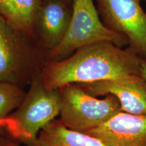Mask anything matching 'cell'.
Listing matches in <instances>:
<instances>
[{
  "mask_svg": "<svg viewBox=\"0 0 146 146\" xmlns=\"http://www.w3.org/2000/svg\"><path fill=\"white\" fill-rule=\"evenodd\" d=\"M61 107L60 89L47 88L40 71L29 85L21 105L6 118L3 127L18 141L37 146L39 133L60 116Z\"/></svg>",
  "mask_w": 146,
  "mask_h": 146,
  "instance_id": "2",
  "label": "cell"
},
{
  "mask_svg": "<svg viewBox=\"0 0 146 146\" xmlns=\"http://www.w3.org/2000/svg\"><path fill=\"white\" fill-rule=\"evenodd\" d=\"M78 85L93 96H115L123 112L146 115V82L141 75L128 74L112 80Z\"/></svg>",
  "mask_w": 146,
  "mask_h": 146,
  "instance_id": "7",
  "label": "cell"
},
{
  "mask_svg": "<svg viewBox=\"0 0 146 146\" xmlns=\"http://www.w3.org/2000/svg\"><path fill=\"white\" fill-rule=\"evenodd\" d=\"M42 4L43 0H13L9 23L21 31L32 36L36 29Z\"/></svg>",
  "mask_w": 146,
  "mask_h": 146,
  "instance_id": "11",
  "label": "cell"
},
{
  "mask_svg": "<svg viewBox=\"0 0 146 146\" xmlns=\"http://www.w3.org/2000/svg\"><path fill=\"white\" fill-rule=\"evenodd\" d=\"M104 23L123 35L130 47L146 59V12L140 0H96Z\"/></svg>",
  "mask_w": 146,
  "mask_h": 146,
  "instance_id": "6",
  "label": "cell"
},
{
  "mask_svg": "<svg viewBox=\"0 0 146 146\" xmlns=\"http://www.w3.org/2000/svg\"><path fill=\"white\" fill-rule=\"evenodd\" d=\"M3 9V16L9 22L12 16L13 0H1Z\"/></svg>",
  "mask_w": 146,
  "mask_h": 146,
  "instance_id": "14",
  "label": "cell"
},
{
  "mask_svg": "<svg viewBox=\"0 0 146 146\" xmlns=\"http://www.w3.org/2000/svg\"><path fill=\"white\" fill-rule=\"evenodd\" d=\"M37 146H108L99 139L71 130L55 119L43 128L37 139Z\"/></svg>",
  "mask_w": 146,
  "mask_h": 146,
  "instance_id": "10",
  "label": "cell"
},
{
  "mask_svg": "<svg viewBox=\"0 0 146 146\" xmlns=\"http://www.w3.org/2000/svg\"><path fill=\"white\" fill-rule=\"evenodd\" d=\"M26 92L23 87L15 84L0 82V127L6 118L19 107Z\"/></svg>",
  "mask_w": 146,
  "mask_h": 146,
  "instance_id": "12",
  "label": "cell"
},
{
  "mask_svg": "<svg viewBox=\"0 0 146 146\" xmlns=\"http://www.w3.org/2000/svg\"><path fill=\"white\" fill-rule=\"evenodd\" d=\"M60 90L62 107L59 120L71 130L85 132L123 112L119 101L112 95L99 99L89 94L78 84L66 85Z\"/></svg>",
  "mask_w": 146,
  "mask_h": 146,
  "instance_id": "5",
  "label": "cell"
},
{
  "mask_svg": "<svg viewBox=\"0 0 146 146\" xmlns=\"http://www.w3.org/2000/svg\"><path fill=\"white\" fill-rule=\"evenodd\" d=\"M83 133L108 146H146V115L120 112L100 127Z\"/></svg>",
  "mask_w": 146,
  "mask_h": 146,
  "instance_id": "8",
  "label": "cell"
},
{
  "mask_svg": "<svg viewBox=\"0 0 146 146\" xmlns=\"http://www.w3.org/2000/svg\"><path fill=\"white\" fill-rule=\"evenodd\" d=\"M72 2L64 0H43L35 31L47 53L62 41L70 25Z\"/></svg>",
  "mask_w": 146,
  "mask_h": 146,
  "instance_id": "9",
  "label": "cell"
},
{
  "mask_svg": "<svg viewBox=\"0 0 146 146\" xmlns=\"http://www.w3.org/2000/svg\"><path fill=\"white\" fill-rule=\"evenodd\" d=\"M66 1H68V2H72V0H64Z\"/></svg>",
  "mask_w": 146,
  "mask_h": 146,
  "instance_id": "16",
  "label": "cell"
},
{
  "mask_svg": "<svg viewBox=\"0 0 146 146\" xmlns=\"http://www.w3.org/2000/svg\"><path fill=\"white\" fill-rule=\"evenodd\" d=\"M31 37L0 16V82L23 88L41 70L47 51L33 43Z\"/></svg>",
  "mask_w": 146,
  "mask_h": 146,
  "instance_id": "3",
  "label": "cell"
},
{
  "mask_svg": "<svg viewBox=\"0 0 146 146\" xmlns=\"http://www.w3.org/2000/svg\"><path fill=\"white\" fill-rule=\"evenodd\" d=\"M141 76L146 82V59L141 60Z\"/></svg>",
  "mask_w": 146,
  "mask_h": 146,
  "instance_id": "15",
  "label": "cell"
},
{
  "mask_svg": "<svg viewBox=\"0 0 146 146\" xmlns=\"http://www.w3.org/2000/svg\"><path fill=\"white\" fill-rule=\"evenodd\" d=\"M102 41L112 42L120 47L129 43L123 35L101 21L94 0H72L68 31L60 44L47 53V62L64 60L81 47Z\"/></svg>",
  "mask_w": 146,
  "mask_h": 146,
  "instance_id": "4",
  "label": "cell"
},
{
  "mask_svg": "<svg viewBox=\"0 0 146 146\" xmlns=\"http://www.w3.org/2000/svg\"><path fill=\"white\" fill-rule=\"evenodd\" d=\"M141 60L131 47L124 50L110 41L78 49L68 58L46 62L41 76L47 88L112 80L128 74L141 75Z\"/></svg>",
  "mask_w": 146,
  "mask_h": 146,
  "instance_id": "1",
  "label": "cell"
},
{
  "mask_svg": "<svg viewBox=\"0 0 146 146\" xmlns=\"http://www.w3.org/2000/svg\"><path fill=\"white\" fill-rule=\"evenodd\" d=\"M0 146H23L4 127H0Z\"/></svg>",
  "mask_w": 146,
  "mask_h": 146,
  "instance_id": "13",
  "label": "cell"
}]
</instances>
